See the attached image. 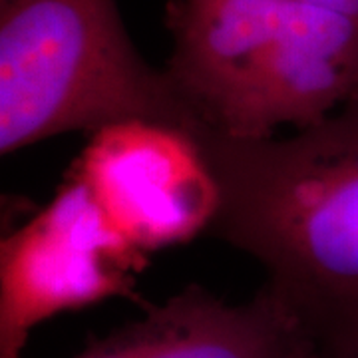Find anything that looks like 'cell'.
Returning <instances> with one entry per match:
<instances>
[{"instance_id": "obj_7", "label": "cell", "mask_w": 358, "mask_h": 358, "mask_svg": "<svg viewBox=\"0 0 358 358\" xmlns=\"http://www.w3.org/2000/svg\"><path fill=\"white\" fill-rule=\"evenodd\" d=\"M299 2L320 6L327 10H334V13H341L358 20V0H299Z\"/></svg>"}, {"instance_id": "obj_1", "label": "cell", "mask_w": 358, "mask_h": 358, "mask_svg": "<svg viewBox=\"0 0 358 358\" xmlns=\"http://www.w3.org/2000/svg\"><path fill=\"white\" fill-rule=\"evenodd\" d=\"M192 138L221 197L207 235L255 257L317 350L358 352V98L289 138Z\"/></svg>"}, {"instance_id": "obj_3", "label": "cell", "mask_w": 358, "mask_h": 358, "mask_svg": "<svg viewBox=\"0 0 358 358\" xmlns=\"http://www.w3.org/2000/svg\"><path fill=\"white\" fill-rule=\"evenodd\" d=\"M143 120L192 136L199 120L145 64L115 0H0V152Z\"/></svg>"}, {"instance_id": "obj_5", "label": "cell", "mask_w": 358, "mask_h": 358, "mask_svg": "<svg viewBox=\"0 0 358 358\" xmlns=\"http://www.w3.org/2000/svg\"><path fill=\"white\" fill-rule=\"evenodd\" d=\"M68 176L82 181L115 229L148 255L207 233L221 199L192 136L143 120L92 131Z\"/></svg>"}, {"instance_id": "obj_6", "label": "cell", "mask_w": 358, "mask_h": 358, "mask_svg": "<svg viewBox=\"0 0 358 358\" xmlns=\"http://www.w3.org/2000/svg\"><path fill=\"white\" fill-rule=\"evenodd\" d=\"M308 343L265 285L239 305L189 285L74 358H294Z\"/></svg>"}, {"instance_id": "obj_2", "label": "cell", "mask_w": 358, "mask_h": 358, "mask_svg": "<svg viewBox=\"0 0 358 358\" xmlns=\"http://www.w3.org/2000/svg\"><path fill=\"white\" fill-rule=\"evenodd\" d=\"M164 70L209 128L235 140L307 128L358 98V20L299 0H169Z\"/></svg>"}, {"instance_id": "obj_8", "label": "cell", "mask_w": 358, "mask_h": 358, "mask_svg": "<svg viewBox=\"0 0 358 358\" xmlns=\"http://www.w3.org/2000/svg\"><path fill=\"white\" fill-rule=\"evenodd\" d=\"M294 358H358V352H355V355H346V357H329V355H322L320 350H317V348L313 346V343H308L307 346L301 348V352Z\"/></svg>"}, {"instance_id": "obj_4", "label": "cell", "mask_w": 358, "mask_h": 358, "mask_svg": "<svg viewBox=\"0 0 358 358\" xmlns=\"http://www.w3.org/2000/svg\"><path fill=\"white\" fill-rule=\"evenodd\" d=\"M148 267L88 187L72 176L48 203L0 243V358H20L40 322L126 296L140 301Z\"/></svg>"}]
</instances>
